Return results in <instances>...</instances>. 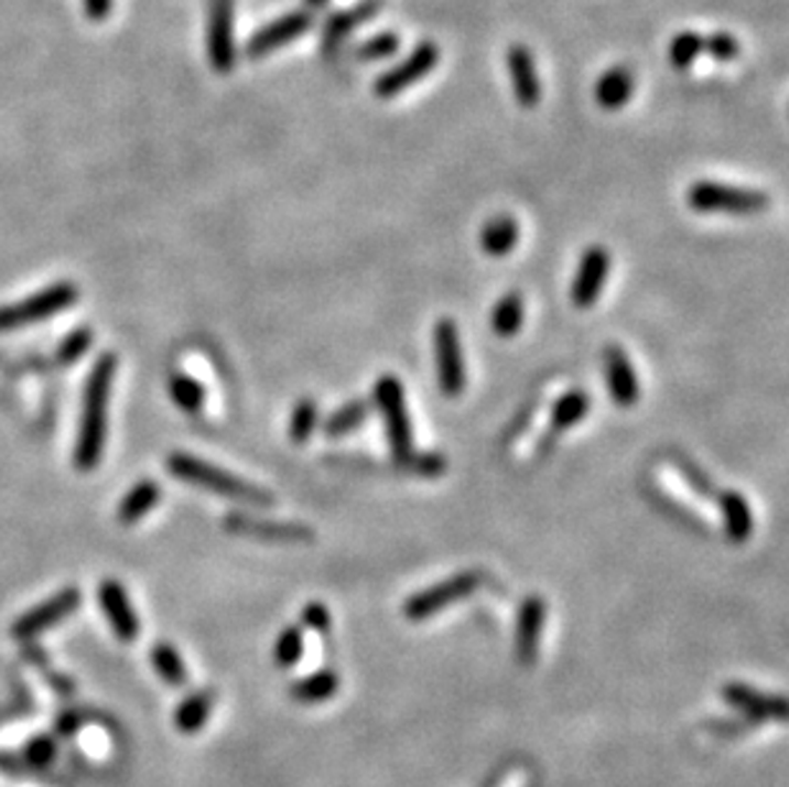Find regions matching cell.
<instances>
[{
	"instance_id": "cell-10",
	"label": "cell",
	"mask_w": 789,
	"mask_h": 787,
	"mask_svg": "<svg viewBox=\"0 0 789 787\" xmlns=\"http://www.w3.org/2000/svg\"><path fill=\"white\" fill-rule=\"evenodd\" d=\"M79 604H83V593L77 589H64L60 593H54V596L46 599L44 604L29 608L26 614L15 618V624L11 626V637L21 642L34 639L42 632L64 622L72 612H77Z\"/></svg>"
},
{
	"instance_id": "cell-8",
	"label": "cell",
	"mask_w": 789,
	"mask_h": 787,
	"mask_svg": "<svg viewBox=\"0 0 789 787\" xmlns=\"http://www.w3.org/2000/svg\"><path fill=\"white\" fill-rule=\"evenodd\" d=\"M223 527L233 535H244V537H251V540L273 542V545H312L317 537L315 529L307 525H300V521H271V519L248 517L244 511L225 514Z\"/></svg>"
},
{
	"instance_id": "cell-25",
	"label": "cell",
	"mask_w": 789,
	"mask_h": 787,
	"mask_svg": "<svg viewBox=\"0 0 789 787\" xmlns=\"http://www.w3.org/2000/svg\"><path fill=\"white\" fill-rule=\"evenodd\" d=\"M213 705H215L213 690H197V693L184 698L174 711L176 731H182V734H197V731H203L213 713Z\"/></svg>"
},
{
	"instance_id": "cell-40",
	"label": "cell",
	"mask_w": 789,
	"mask_h": 787,
	"mask_svg": "<svg viewBox=\"0 0 789 787\" xmlns=\"http://www.w3.org/2000/svg\"><path fill=\"white\" fill-rule=\"evenodd\" d=\"M703 52H707L713 60H718V62H731L738 56L741 46L736 42V36L718 31V34H711L707 39H703Z\"/></svg>"
},
{
	"instance_id": "cell-22",
	"label": "cell",
	"mask_w": 789,
	"mask_h": 787,
	"mask_svg": "<svg viewBox=\"0 0 789 787\" xmlns=\"http://www.w3.org/2000/svg\"><path fill=\"white\" fill-rule=\"evenodd\" d=\"M587 409H591V394L583 389H568L554 399L550 409V430L547 432L560 438V432H568L570 428H575L577 422L585 420Z\"/></svg>"
},
{
	"instance_id": "cell-7",
	"label": "cell",
	"mask_w": 789,
	"mask_h": 787,
	"mask_svg": "<svg viewBox=\"0 0 789 787\" xmlns=\"http://www.w3.org/2000/svg\"><path fill=\"white\" fill-rule=\"evenodd\" d=\"M432 345L434 368H437V387L445 397L457 399L465 391V387H468V368H465L461 333H457L455 320L442 317L434 323Z\"/></svg>"
},
{
	"instance_id": "cell-37",
	"label": "cell",
	"mask_w": 789,
	"mask_h": 787,
	"mask_svg": "<svg viewBox=\"0 0 789 787\" xmlns=\"http://www.w3.org/2000/svg\"><path fill=\"white\" fill-rule=\"evenodd\" d=\"M90 345H93V333L87 331V327H77V331H72L60 343V348H56V360H60L62 366L75 364V360L85 356Z\"/></svg>"
},
{
	"instance_id": "cell-31",
	"label": "cell",
	"mask_w": 789,
	"mask_h": 787,
	"mask_svg": "<svg viewBox=\"0 0 789 787\" xmlns=\"http://www.w3.org/2000/svg\"><path fill=\"white\" fill-rule=\"evenodd\" d=\"M304 655V629L300 624H289L279 632L277 642H273V662L279 668H294Z\"/></svg>"
},
{
	"instance_id": "cell-20",
	"label": "cell",
	"mask_w": 789,
	"mask_h": 787,
	"mask_svg": "<svg viewBox=\"0 0 789 787\" xmlns=\"http://www.w3.org/2000/svg\"><path fill=\"white\" fill-rule=\"evenodd\" d=\"M715 504H718L726 540L734 545L748 542V537L754 535V514L746 496L736 492V488H728V492L715 494Z\"/></svg>"
},
{
	"instance_id": "cell-21",
	"label": "cell",
	"mask_w": 789,
	"mask_h": 787,
	"mask_svg": "<svg viewBox=\"0 0 789 787\" xmlns=\"http://www.w3.org/2000/svg\"><path fill=\"white\" fill-rule=\"evenodd\" d=\"M478 244L490 259H504L519 244V223L511 215H496L480 228Z\"/></svg>"
},
{
	"instance_id": "cell-17",
	"label": "cell",
	"mask_w": 789,
	"mask_h": 787,
	"mask_svg": "<svg viewBox=\"0 0 789 787\" xmlns=\"http://www.w3.org/2000/svg\"><path fill=\"white\" fill-rule=\"evenodd\" d=\"M603 366H606L610 399L624 409L634 407L641 397V387L639 379H636V368L631 364L629 353H626L622 345H608V348L603 351Z\"/></svg>"
},
{
	"instance_id": "cell-13",
	"label": "cell",
	"mask_w": 789,
	"mask_h": 787,
	"mask_svg": "<svg viewBox=\"0 0 789 787\" xmlns=\"http://www.w3.org/2000/svg\"><path fill=\"white\" fill-rule=\"evenodd\" d=\"M547 618V601L531 593L519 604L517 626H514V657L521 668H531L539 657V639H542Z\"/></svg>"
},
{
	"instance_id": "cell-42",
	"label": "cell",
	"mask_w": 789,
	"mask_h": 787,
	"mask_svg": "<svg viewBox=\"0 0 789 787\" xmlns=\"http://www.w3.org/2000/svg\"><path fill=\"white\" fill-rule=\"evenodd\" d=\"M110 8H112V0H85V13H87V19H93V21L108 19Z\"/></svg>"
},
{
	"instance_id": "cell-15",
	"label": "cell",
	"mask_w": 789,
	"mask_h": 787,
	"mask_svg": "<svg viewBox=\"0 0 789 787\" xmlns=\"http://www.w3.org/2000/svg\"><path fill=\"white\" fill-rule=\"evenodd\" d=\"M312 23H315V19H312L310 11H292L281 15V19L266 23L263 29H259L251 39H248L246 54L251 56V60H261V56L277 52L289 42H294V39L307 34Z\"/></svg>"
},
{
	"instance_id": "cell-32",
	"label": "cell",
	"mask_w": 789,
	"mask_h": 787,
	"mask_svg": "<svg viewBox=\"0 0 789 787\" xmlns=\"http://www.w3.org/2000/svg\"><path fill=\"white\" fill-rule=\"evenodd\" d=\"M169 394H172L174 405L187 414H197L205 405V387L187 374H174L169 379Z\"/></svg>"
},
{
	"instance_id": "cell-35",
	"label": "cell",
	"mask_w": 789,
	"mask_h": 787,
	"mask_svg": "<svg viewBox=\"0 0 789 787\" xmlns=\"http://www.w3.org/2000/svg\"><path fill=\"white\" fill-rule=\"evenodd\" d=\"M401 465L420 478H437L447 471V457L437 450H426V453H412Z\"/></svg>"
},
{
	"instance_id": "cell-5",
	"label": "cell",
	"mask_w": 789,
	"mask_h": 787,
	"mask_svg": "<svg viewBox=\"0 0 789 787\" xmlns=\"http://www.w3.org/2000/svg\"><path fill=\"white\" fill-rule=\"evenodd\" d=\"M483 583V573L480 570H461V573L445 578V581L430 585V589L417 591L404 601L401 612L409 618V622H426L434 614L445 612L457 601H465L468 596H473L475 591L480 589Z\"/></svg>"
},
{
	"instance_id": "cell-33",
	"label": "cell",
	"mask_w": 789,
	"mask_h": 787,
	"mask_svg": "<svg viewBox=\"0 0 789 787\" xmlns=\"http://www.w3.org/2000/svg\"><path fill=\"white\" fill-rule=\"evenodd\" d=\"M672 463L678 465V471L682 473V478L688 481V484L692 486V492H698L703 499H715V494H718V488H715L713 478L707 476V473L700 468V465L695 461H690L688 455L682 453H674L672 455Z\"/></svg>"
},
{
	"instance_id": "cell-2",
	"label": "cell",
	"mask_w": 789,
	"mask_h": 787,
	"mask_svg": "<svg viewBox=\"0 0 789 787\" xmlns=\"http://www.w3.org/2000/svg\"><path fill=\"white\" fill-rule=\"evenodd\" d=\"M166 468L174 478L184 481V484L205 488V492L225 496V499L261 506V509H269V506L277 504L273 494L266 492V488L248 484V481L233 476L230 471L217 468V465L199 461V457L190 453H172L166 457Z\"/></svg>"
},
{
	"instance_id": "cell-39",
	"label": "cell",
	"mask_w": 789,
	"mask_h": 787,
	"mask_svg": "<svg viewBox=\"0 0 789 787\" xmlns=\"http://www.w3.org/2000/svg\"><path fill=\"white\" fill-rule=\"evenodd\" d=\"M54 759H56V742L52 736L42 734V736L31 739V742L26 744V750H23V762L34 769L50 767Z\"/></svg>"
},
{
	"instance_id": "cell-11",
	"label": "cell",
	"mask_w": 789,
	"mask_h": 787,
	"mask_svg": "<svg viewBox=\"0 0 789 787\" xmlns=\"http://www.w3.org/2000/svg\"><path fill=\"white\" fill-rule=\"evenodd\" d=\"M233 13H236V0H210L207 8V56L217 75H228L236 67Z\"/></svg>"
},
{
	"instance_id": "cell-41",
	"label": "cell",
	"mask_w": 789,
	"mask_h": 787,
	"mask_svg": "<svg viewBox=\"0 0 789 787\" xmlns=\"http://www.w3.org/2000/svg\"><path fill=\"white\" fill-rule=\"evenodd\" d=\"M329 624H333V616H329V608L322 604V601H310V604L302 608V626H307V629L327 634Z\"/></svg>"
},
{
	"instance_id": "cell-3",
	"label": "cell",
	"mask_w": 789,
	"mask_h": 787,
	"mask_svg": "<svg viewBox=\"0 0 789 787\" xmlns=\"http://www.w3.org/2000/svg\"><path fill=\"white\" fill-rule=\"evenodd\" d=\"M688 205L695 213H721V215H759L769 207V195H764L761 190L752 187H736V184H723L713 180H698L690 184Z\"/></svg>"
},
{
	"instance_id": "cell-6",
	"label": "cell",
	"mask_w": 789,
	"mask_h": 787,
	"mask_svg": "<svg viewBox=\"0 0 789 787\" xmlns=\"http://www.w3.org/2000/svg\"><path fill=\"white\" fill-rule=\"evenodd\" d=\"M77 297L79 292L75 284L60 281V284L46 287L34 297H26V300L6 304V308H0V333L15 331V327H23V325L44 323V320H50L67 308H72V304L77 302Z\"/></svg>"
},
{
	"instance_id": "cell-38",
	"label": "cell",
	"mask_w": 789,
	"mask_h": 787,
	"mask_svg": "<svg viewBox=\"0 0 789 787\" xmlns=\"http://www.w3.org/2000/svg\"><path fill=\"white\" fill-rule=\"evenodd\" d=\"M537 407H539V399H529L527 405H521V407L517 409V414H514L511 420H509V424H506V428L501 430V445H504V448L514 445L521 435H525V432L529 430L531 420H534Z\"/></svg>"
},
{
	"instance_id": "cell-30",
	"label": "cell",
	"mask_w": 789,
	"mask_h": 787,
	"mask_svg": "<svg viewBox=\"0 0 789 787\" xmlns=\"http://www.w3.org/2000/svg\"><path fill=\"white\" fill-rule=\"evenodd\" d=\"M320 422V407L315 399L304 397L294 405L292 417H289V440L294 445H304L312 438V432L317 430Z\"/></svg>"
},
{
	"instance_id": "cell-14",
	"label": "cell",
	"mask_w": 789,
	"mask_h": 787,
	"mask_svg": "<svg viewBox=\"0 0 789 787\" xmlns=\"http://www.w3.org/2000/svg\"><path fill=\"white\" fill-rule=\"evenodd\" d=\"M721 696L731 709H736L741 716L754 721V724H761V721L767 719H775V721L787 719L785 696L761 693L759 688L746 686V682H726V686L721 688Z\"/></svg>"
},
{
	"instance_id": "cell-28",
	"label": "cell",
	"mask_w": 789,
	"mask_h": 787,
	"mask_svg": "<svg viewBox=\"0 0 789 787\" xmlns=\"http://www.w3.org/2000/svg\"><path fill=\"white\" fill-rule=\"evenodd\" d=\"M525 325V297L519 292L504 294L490 312V331L498 337H514Z\"/></svg>"
},
{
	"instance_id": "cell-12",
	"label": "cell",
	"mask_w": 789,
	"mask_h": 787,
	"mask_svg": "<svg viewBox=\"0 0 789 787\" xmlns=\"http://www.w3.org/2000/svg\"><path fill=\"white\" fill-rule=\"evenodd\" d=\"M608 274H610L608 248L603 246L585 248L573 277V287H570V300H573L575 308L580 310L593 308V304L598 302L603 287H606Z\"/></svg>"
},
{
	"instance_id": "cell-36",
	"label": "cell",
	"mask_w": 789,
	"mask_h": 787,
	"mask_svg": "<svg viewBox=\"0 0 789 787\" xmlns=\"http://www.w3.org/2000/svg\"><path fill=\"white\" fill-rule=\"evenodd\" d=\"M397 52H399V36L391 34V31H381V34L366 39V42L353 52V56L364 62H378Z\"/></svg>"
},
{
	"instance_id": "cell-34",
	"label": "cell",
	"mask_w": 789,
	"mask_h": 787,
	"mask_svg": "<svg viewBox=\"0 0 789 787\" xmlns=\"http://www.w3.org/2000/svg\"><path fill=\"white\" fill-rule=\"evenodd\" d=\"M700 52H703V36L695 34V31H682L670 44V62L678 69H690Z\"/></svg>"
},
{
	"instance_id": "cell-43",
	"label": "cell",
	"mask_w": 789,
	"mask_h": 787,
	"mask_svg": "<svg viewBox=\"0 0 789 787\" xmlns=\"http://www.w3.org/2000/svg\"><path fill=\"white\" fill-rule=\"evenodd\" d=\"M307 3H310V6H315V8H322V6L327 3V0H307Z\"/></svg>"
},
{
	"instance_id": "cell-27",
	"label": "cell",
	"mask_w": 789,
	"mask_h": 787,
	"mask_svg": "<svg viewBox=\"0 0 789 787\" xmlns=\"http://www.w3.org/2000/svg\"><path fill=\"white\" fill-rule=\"evenodd\" d=\"M161 499V486L154 481H139L131 492L123 496V502L118 506V521L120 525H136L147 514L154 509Z\"/></svg>"
},
{
	"instance_id": "cell-26",
	"label": "cell",
	"mask_w": 789,
	"mask_h": 787,
	"mask_svg": "<svg viewBox=\"0 0 789 787\" xmlns=\"http://www.w3.org/2000/svg\"><path fill=\"white\" fill-rule=\"evenodd\" d=\"M370 412H374V405L368 399H353L348 405L337 407L333 414H327V420L322 422V432L333 440L350 435L360 424H366Z\"/></svg>"
},
{
	"instance_id": "cell-23",
	"label": "cell",
	"mask_w": 789,
	"mask_h": 787,
	"mask_svg": "<svg viewBox=\"0 0 789 787\" xmlns=\"http://www.w3.org/2000/svg\"><path fill=\"white\" fill-rule=\"evenodd\" d=\"M337 690H341V678H337V672L329 668H322L304 675L300 680H294L292 686H289V696H292L296 703L315 705L329 701Z\"/></svg>"
},
{
	"instance_id": "cell-16",
	"label": "cell",
	"mask_w": 789,
	"mask_h": 787,
	"mask_svg": "<svg viewBox=\"0 0 789 787\" xmlns=\"http://www.w3.org/2000/svg\"><path fill=\"white\" fill-rule=\"evenodd\" d=\"M98 596H100L102 614H106L110 629L116 632V637L120 642H126V645L128 642L139 639L141 622H139V614L133 612L131 599H128L123 585L118 581H102Z\"/></svg>"
},
{
	"instance_id": "cell-29",
	"label": "cell",
	"mask_w": 789,
	"mask_h": 787,
	"mask_svg": "<svg viewBox=\"0 0 789 787\" xmlns=\"http://www.w3.org/2000/svg\"><path fill=\"white\" fill-rule=\"evenodd\" d=\"M151 665L159 672V678L166 682L169 688H182L187 682V668H184L182 655L176 653L172 645L161 642L154 649H151Z\"/></svg>"
},
{
	"instance_id": "cell-24",
	"label": "cell",
	"mask_w": 789,
	"mask_h": 787,
	"mask_svg": "<svg viewBox=\"0 0 789 787\" xmlns=\"http://www.w3.org/2000/svg\"><path fill=\"white\" fill-rule=\"evenodd\" d=\"M634 93V75L626 67H614L603 72L598 83H595V103L603 110H618L631 100Z\"/></svg>"
},
{
	"instance_id": "cell-4",
	"label": "cell",
	"mask_w": 789,
	"mask_h": 787,
	"mask_svg": "<svg viewBox=\"0 0 789 787\" xmlns=\"http://www.w3.org/2000/svg\"><path fill=\"white\" fill-rule=\"evenodd\" d=\"M404 394V384L393 374H383L374 387V401L383 414L386 435H389V448L397 463H404L414 453L412 420H409Z\"/></svg>"
},
{
	"instance_id": "cell-1",
	"label": "cell",
	"mask_w": 789,
	"mask_h": 787,
	"mask_svg": "<svg viewBox=\"0 0 789 787\" xmlns=\"http://www.w3.org/2000/svg\"><path fill=\"white\" fill-rule=\"evenodd\" d=\"M118 358L106 353L95 360L90 379L85 387L83 401V420H79V435L75 445V465L79 471H93L100 465L102 448H106L108 432V401H110V384L116 376Z\"/></svg>"
},
{
	"instance_id": "cell-19",
	"label": "cell",
	"mask_w": 789,
	"mask_h": 787,
	"mask_svg": "<svg viewBox=\"0 0 789 787\" xmlns=\"http://www.w3.org/2000/svg\"><path fill=\"white\" fill-rule=\"evenodd\" d=\"M506 64H509L514 98H517L519 106L534 108L539 98H542V87H539V77L534 69V56H531L525 44H514L509 54H506Z\"/></svg>"
},
{
	"instance_id": "cell-9",
	"label": "cell",
	"mask_w": 789,
	"mask_h": 787,
	"mask_svg": "<svg viewBox=\"0 0 789 787\" xmlns=\"http://www.w3.org/2000/svg\"><path fill=\"white\" fill-rule=\"evenodd\" d=\"M440 62V50L432 42H420L414 46V52L407 56L404 62L397 64V67L386 69L381 77L374 83V95L381 100L397 98L404 90H409L414 83H420L430 72L437 67Z\"/></svg>"
},
{
	"instance_id": "cell-18",
	"label": "cell",
	"mask_w": 789,
	"mask_h": 787,
	"mask_svg": "<svg viewBox=\"0 0 789 787\" xmlns=\"http://www.w3.org/2000/svg\"><path fill=\"white\" fill-rule=\"evenodd\" d=\"M383 8V0H358L356 6L345 8V11L335 13L333 19L327 21L325 31H322V52L333 54L341 50V44L348 39L353 31H356L360 23H366L378 15Z\"/></svg>"
}]
</instances>
